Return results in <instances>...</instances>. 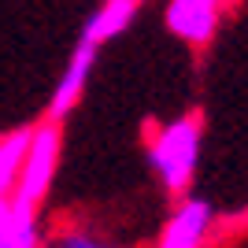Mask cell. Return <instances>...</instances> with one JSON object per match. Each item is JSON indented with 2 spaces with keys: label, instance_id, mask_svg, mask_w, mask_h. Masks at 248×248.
Wrapping results in <instances>:
<instances>
[{
  "label": "cell",
  "instance_id": "ba28073f",
  "mask_svg": "<svg viewBox=\"0 0 248 248\" xmlns=\"http://www.w3.org/2000/svg\"><path fill=\"white\" fill-rule=\"evenodd\" d=\"M30 137H33V126H19V130L0 134V197L15 193V182L22 174V159H26Z\"/></svg>",
  "mask_w": 248,
  "mask_h": 248
},
{
  "label": "cell",
  "instance_id": "277c9868",
  "mask_svg": "<svg viewBox=\"0 0 248 248\" xmlns=\"http://www.w3.org/2000/svg\"><path fill=\"white\" fill-rule=\"evenodd\" d=\"M211 218H215V211L204 197H186L163 222L155 248H200L204 237L211 233Z\"/></svg>",
  "mask_w": 248,
  "mask_h": 248
},
{
  "label": "cell",
  "instance_id": "8fae6325",
  "mask_svg": "<svg viewBox=\"0 0 248 248\" xmlns=\"http://www.w3.org/2000/svg\"><path fill=\"white\" fill-rule=\"evenodd\" d=\"M134 4H141V0H134Z\"/></svg>",
  "mask_w": 248,
  "mask_h": 248
},
{
  "label": "cell",
  "instance_id": "3957f363",
  "mask_svg": "<svg viewBox=\"0 0 248 248\" xmlns=\"http://www.w3.org/2000/svg\"><path fill=\"white\" fill-rule=\"evenodd\" d=\"M96 52H100V45L82 30V37H78V45H74V52H71V60H67V67H63V74H60V82H56V89H52V96H48V119L52 123H63V119L78 108L85 85H89V74H93V67H96Z\"/></svg>",
  "mask_w": 248,
  "mask_h": 248
},
{
  "label": "cell",
  "instance_id": "8992f818",
  "mask_svg": "<svg viewBox=\"0 0 248 248\" xmlns=\"http://www.w3.org/2000/svg\"><path fill=\"white\" fill-rule=\"evenodd\" d=\"M0 248H41L37 207L15 197H0Z\"/></svg>",
  "mask_w": 248,
  "mask_h": 248
},
{
  "label": "cell",
  "instance_id": "6da1fadb",
  "mask_svg": "<svg viewBox=\"0 0 248 248\" xmlns=\"http://www.w3.org/2000/svg\"><path fill=\"white\" fill-rule=\"evenodd\" d=\"M200 141H204V123L197 111L159 126L148 141V167L170 197H182L193 186V174L200 163Z\"/></svg>",
  "mask_w": 248,
  "mask_h": 248
},
{
  "label": "cell",
  "instance_id": "9c48e42d",
  "mask_svg": "<svg viewBox=\"0 0 248 248\" xmlns=\"http://www.w3.org/2000/svg\"><path fill=\"white\" fill-rule=\"evenodd\" d=\"M48 248H115V245L100 241L96 233H89V230H63V233H56V237L48 241Z\"/></svg>",
  "mask_w": 248,
  "mask_h": 248
},
{
  "label": "cell",
  "instance_id": "52a82bcc",
  "mask_svg": "<svg viewBox=\"0 0 248 248\" xmlns=\"http://www.w3.org/2000/svg\"><path fill=\"white\" fill-rule=\"evenodd\" d=\"M134 15H137V4H134V0H104L100 8L89 15V22H85V33H89L96 45L115 41L119 33L130 30Z\"/></svg>",
  "mask_w": 248,
  "mask_h": 248
},
{
  "label": "cell",
  "instance_id": "7a4b0ae2",
  "mask_svg": "<svg viewBox=\"0 0 248 248\" xmlns=\"http://www.w3.org/2000/svg\"><path fill=\"white\" fill-rule=\"evenodd\" d=\"M56 163H60V123L45 119V123L33 126L30 148H26V159H22V174L15 182L11 197L37 207L48 197V186H52V178H56Z\"/></svg>",
  "mask_w": 248,
  "mask_h": 248
},
{
  "label": "cell",
  "instance_id": "30bf717a",
  "mask_svg": "<svg viewBox=\"0 0 248 248\" xmlns=\"http://www.w3.org/2000/svg\"><path fill=\"white\" fill-rule=\"evenodd\" d=\"M215 4H222V0H215Z\"/></svg>",
  "mask_w": 248,
  "mask_h": 248
},
{
  "label": "cell",
  "instance_id": "5b68a950",
  "mask_svg": "<svg viewBox=\"0 0 248 248\" xmlns=\"http://www.w3.org/2000/svg\"><path fill=\"white\" fill-rule=\"evenodd\" d=\"M218 8L215 0H170L167 4V30L182 37L186 45H207L218 30Z\"/></svg>",
  "mask_w": 248,
  "mask_h": 248
}]
</instances>
